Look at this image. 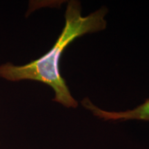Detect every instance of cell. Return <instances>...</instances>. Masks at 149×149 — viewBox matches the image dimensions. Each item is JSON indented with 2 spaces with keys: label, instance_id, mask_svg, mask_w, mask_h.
Here are the masks:
<instances>
[{
  "label": "cell",
  "instance_id": "cell-2",
  "mask_svg": "<svg viewBox=\"0 0 149 149\" xmlns=\"http://www.w3.org/2000/svg\"><path fill=\"white\" fill-rule=\"evenodd\" d=\"M84 107L89 110L95 116L104 120L126 121V120H143L149 121V98L144 103L134 109L126 111L114 112L101 109L93 104L88 98L86 97L81 101Z\"/></svg>",
  "mask_w": 149,
  "mask_h": 149
},
{
  "label": "cell",
  "instance_id": "cell-1",
  "mask_svg": "<svg viewBox=\"0 0 149 149\" xmlns=\"http://www.w3.org/2000/svg\"><path fill=\"white\" fill-rule=\"evenodd\" d=\"M107 8H102L87 16L81 15V4L70 1L65 13V25L49 51L37 59L24 65L7 62L0 65V77L9 81L31 80L49 86L55 93L53 101L66 108L77 107L78 102L70 92L59 71V61L63 52L78 37L87 33L103 31Z\"/></svg>",
  "mask_w": 149,
  "mask_h": 149
}]
</instances>
